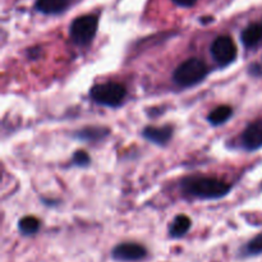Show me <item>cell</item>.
Returning <instances> with one entry per match:
<instances>
[{"label": "cell", "instance_id": "8992f818", "mask_svg": "<svg viewBox=\"0 0 262 262\" xmlns=\"http://www.w3.org/2000/svg\"><path fill=\"white\" fill-rule=\"evenodd\" d=\"M147 256V250L140 243L124 242L115 246L112 251V257L120 262L141 261Z\"/></svg>", "mask_w": 262, "mask_h": 262}, {"label": "cell", "instance_id": "30bf717a", "mask_svg": "<svg viewBox=\"0 0 262 262\" xmlns=\"http://www.w3.org/2000/svg\"><path fill=\"white\" fill-rule=\"evenodd\" d=\"M110 130L105 127H86L82 129L77 130L74 133V138L83 142H97L102 141L105 137H107Z\"/></svg>", "mask_w": 262, "mask_h": 262}, {"label": "cell", "instance_id": "9a60e30c", "mask_svg": "<svg viewBox=\"0 0 262 262\" xmlns=\"http://www.w3.org/2000/svg\"><path fill=\"white\" fill-rule=\"evenodd\" d=\"M262 253V233L256 235L242 248L243 256H257Z\"/></svg>", "mask_w": 262, "mask_h": 262}, {"label": "cell", "instance_id": "e0dca14e", "mask_svg": "<svg viewBox=\"0 0 262 262\" xmlns=\"http://www.w3.org/2000/svg\"><path fill=\"white\" fill-rule=\"evenodd\" d=\"M197 0H173L174 4H177L178 7H183V8H191L196 4Z\"/></svg>", "mask_w": 262, "mask_h": 262}, {"label": "cell", "instance_id": "2e32d148", "mask_svg": "<svg viewBox=\"0 0 262 262\" xmlns=\"http://www.w3.org/2000/svg\"><path fill=\"white\" fill-rule=\"evenodd\" d=\"M90 164H91V158L86 151L78 150L74 152L73 158H72V165L78 166V168H86Z\"/></svg>", "mask_w": 262, "mask_h": 262}, {"label": "cell", "instance_id": "3957f363", "mask_svg": "<svg viewBox=\"0 0 262 262\" xmlns=\"http://www.w3.org/2000/svg\"><path fill=\"white\" fill-rule=\"evenodd\" d=\"M90 97L92 101L107 107H119L127 97V90L123 84L117 82L95 84L90 90Z\"/></svg>", "mask_w": 262, "mask_h": 262}, {"label": "cell", "instance_id": "7a4b0ae2", "mask_svg": "<svg viewBox=\"0 0 262 262\" xmlns=\"http://www.w3.org/2000/svg\"><path fill=\"white\" fill-rule=\"evenodd\" d=\"M209 74V67L201 59L191 58L179 64L173 73V81L181 87H192L201 83Z\"/></svg>", "mask_w": 262, "mask_h": 262}, {"label": "cell", "instance_id": "5bb4252c", "mask_svg": "<svg viewBox=\"0 0 262 262\" xmlns=\"http://www.w3.org/2000/svg\"><path fill=\"white\" fill-rule=\"evenodd\" d=\"M40 229V222L35 216H25L18 222V230L23 235H33Z\"/></svg>", "mask_w": 262, "mask_h": 262}, {"label": "cell", "instance_id": "9c48e42d", "mask_svg": "<svg viewBox=\"0 0 262 262\" xmlns=\"http://www.w3.org/2000/svg\"><path fill=\"white\" fill-rule=\"evenodd\" d=\"M241 40L246 48H253L262 41V22H253L248 25L241 33Z\"/></svg>", "mask_w": 262, "mask_h": 262}, {"label": "cell", "instance_id": "5b68a950", "mask_svg": "<svg viewBox=\"0 0 262 262\" xmlns=\"http://www.w3.org/2000/svg\"><path fill=\"white\" fill-rule=\"evenodd\" d=\"M211 56L219 67H227L237 59V46L229 36H217L210 46Z\"/></svg>", "mask_w": 262, "mask_h": 262}, {"label": "cell", "instance_id": "52a82bcc", "mask_svg": "<svg viewBox=\"0 0 262 262\" xmlns=\"http://www.w3.org/2000/svg\"><path fill=\"white\" fill-rule=\"evenodd\" d=\"M241 142L247 151H256L262 147V119L250 123L241 136Z\"/></svg>", "mask_w": 262, "mask_h": 262}, {"label": "cell", "instance_id": "ba28073f", "mask_svg": "<svg viewBox=\"0 0 262 262\" xmlns=\"http://www.w3.org/2000/svg\"><path fill=\"white\" fill-rule=\"evenodd\" d=\"M173 128L170 125H164V127H152V125H148V127L143 128L142 136L151 143H155V145L164 146L171 140L173 137Z\"/></svg>", "mask_w": 262, "mask_h": 262}, {"label": "cell", "instance_id": "6da1fadb", "mask_svg": "<svg viewBox=\"0 0 262 262\" xmlns=\"http://www.w3.org/2000/svg\"><path fill=\"white\" fill-rule=\"evenodd\" d=\"M184 193L200 200H219L229 194L232 186L211 177H188L182 182Z\"/></svg>", "mask_w": 262, "mask_h": 262}, {"label": "cell", "instance_id": "7c38bea8", "mask_svg": "<svg viewBox=\"0 0 262 262\" xmlns=\"http://www.w3.org/2000/svg\"><path fill=\"white\" fill-rule=\"evenodd\" d=\"M191 227L192 222L187 215H178L169 227V234L171 238H182L189 232Z\"/></svg>", "mask_w": 262, "mask_h": 262}, {"label": "cell", "instance_id": "277c9868", "mask_svg": "<svg viewBox=\"0 0 262 262\" xmlns=\"http://www.w3.org/2000/svg\"><path fill=\"white\" fill-rule=\"evenodd\" d=\"M99 27V19L94 14H84L77 17L71 23L69 35L77 45H87L94 40Z\"/></svg>", "mask_w": 262, "mask_h": 262}, {"label": "cell", "instance_id": "8fae6325", "mask_svg": "<svg viewBox=\"0 0 262 262\" xmlns=\"http://www.w3.org/2000/svg\"><path fill=\"white\" fill-rule=\"evenodd\" d=\"M36 9L43 14H59L68 7V0H36Z\"/></svg>", "mask_w": 262, "mask_h": 262}, {"label": "cell", "instance_id": "4fadbf2b", "mask_svg": "<svg viewBox=\"0 0 262 262\" xmlns=\"http://www.w3.org/2000/svg\"><path fill=\"white\" fill-rule=\"evenodd\" d=\"M233 107L229 105H220V106L215 107L209 115H207V122L211 125H222L227 123L230 118L233 117Z\"/></svg>", "mask_w": 262, "mask_h": 262}]
</instances>
